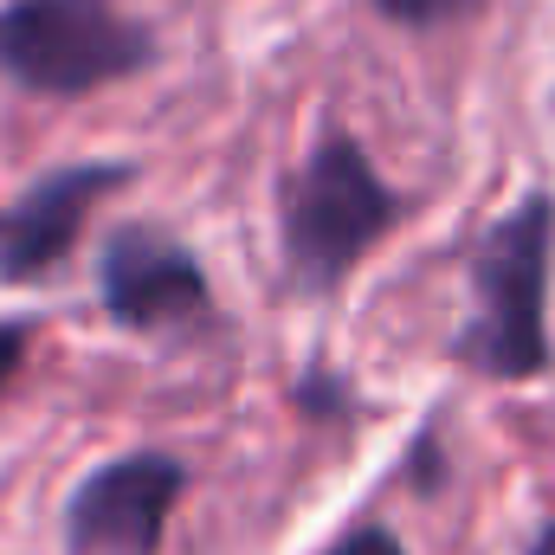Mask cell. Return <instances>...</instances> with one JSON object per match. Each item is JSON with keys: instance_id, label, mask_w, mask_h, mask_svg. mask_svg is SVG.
I'll use <instances>...</instances> for the list:
<instances>
[{"instance_id": "1", "label": "cell", "mask_w": 555, "mask_h": 555, "mask_svg": "<svg viewBox=\"0 0 555 555\" xmlns=\"http://www.w3.org/2000/svg\"><path fill=\"white\" fill-rule=\"evenodd\" d=\"M550 278H555V194L530 188L472 246V323L452 336V356L485 382H543L555 369Z\"/></svg>"}, {"instance_id": "2", "label": "cell", "mask_w": 555, "mask_h": 555, "mask_svg": "<svg viewBox=\"0 0 555 555\" xmlns=\"http://www.w3.org/2000/svg\"><path fill=\"white\" fill-rule=\"evenodd\" d=\"M408 201L382 181L375 155L349 130H323L304 168L284 188L278 233H284V278L304 297H330L395 227Z\"/></svg>"}, {"instance_id": "3", "label": "cell", "mask_w": 555, "mask_h": 555, "mask_svg": "<svg viewBox=\"0 0 555 555\" xmlns=\"http://www.w3.org/2000/svg\"><path fill=\"white\" fill-rule=\"evenodd\" d=\"M155 65V33L117 0H7L0 72L33 98H91Z\"/></svg>"}, {"instance_id": "4", "label": "cell", "mask_w": 555, "mask_h": 555, "mask_svg": "<svg viewBox=\"0 0 555 555\" xmlns=\"http://www.w3.org/2000/svg\"><path fill=\"white\" fill-rule=\"evenodd\" d=\"M181 491L188 465L175 452H124L72 491L65 543L72 555H155Z\"/></svg>"}, {"instance_id": "5", "label": "cell", "mask_w": 555, "mask_h": 555, "mask_svg": "<svg viewBox=\"0 0 555 555\" xmlns=\"http://www.w3.org/2000/svg\"><path fill=\"white\" fill-rule=\"evenodd\" d=\"M98 297L124 330H175L214 310L201 259L162 227H117L98 253Z\"/></svg>"}, {"instance_id": "6", "label": "cell", "mask_w": 555, "mask_h": 555, "mask_svg": "<svg viewBox=\"0 0 555 555\" xmlns=\"http://www.w3.org/2000/svg\"><path fill=\"white\" fill-rule=\"evenodd\" d=\"M124 181H130V162H72V168L39 175L26 194H13L0 207V278L26 284V278L59 272L65 253L78 246L91 207L104 194H117Z\"/></svg>"}, {"instance_id": "7", "label": "cell", "mask_w": 555, "mask_h": 555, "mask_svg": "<svg viewBox=\"0 0 555 555\" xmlns=\"http://www.w3.org/2000/svg\"><path fill=\"white\" fill-rule=\"evenodd\" d=\"M485 0H375V13L388 26H408V33H433V26H452L459 13H472Z\"/></svg>"}, {"instance_id": "8", "label": "cell", "mask_w": 555, "mask_h": 555, "mask_svg": "<svg viewBox=\"0 0 555 555\" xmlns=\"http://www.w3.org/2000/svg\"><path fill=\"white\" fill-rule=\"evenodd\" d=\"M297 414H310V420H336V414H349V388L330 375V369H310L304 382H297Z\"/></svg>"}, {"instance_id": "9", "label": "cell", "mask_w": 555, "mask_h": 555, "mask_svg": "<svg viewBox=\"0 0 555 555\" xmlns=\"http://www.w3.org/2000/svg\"><path fill=\"white\" fill-rule=\"evenodd\" d=\"M323 555H408V543L388 524H356V530H343Z\"/></svg>"}, {"instance_id": "10", "label": "cell", "mask_w": 555, "mask_h": 555, "mask_svg": "<svg viewBox=\"0 0 555 555\" xmlns=\"http://www.w3.org/2000/svg\"><path fill=\"white\" fill-rule=\"evenodd\" d=\"M26 349H33V323H0V388L20 375Z\"/></svg>"}, {"instance_id": "11", "label": "cell", "mask_w": 555, "mask_h": 555, "mask_svg": "<svg viewBox=\"0 0 555 555\" xmlns=\"http://www.w3.org/2000/svg\"><path fill=\"white\" fill-rule=\"evenodd\" d=\"M439 478H446V472H439V439H433V433H420V446H414V485H420V491H439Z\"/></svg>"}, {"instance_id": "12", "label": "cell", "mask_w": 555, "mask_h": 555, "mask_svg": "<svg viewBox=\"0 0 555 555\" xmlns=\"http://www.w3.org/2000/svg\"><path fill=\"white\" fill-rule=\"evenodd\" d=\"M530 555H555V524H543V530H537V543H530Z\"/></svg>"}]
</instances>
